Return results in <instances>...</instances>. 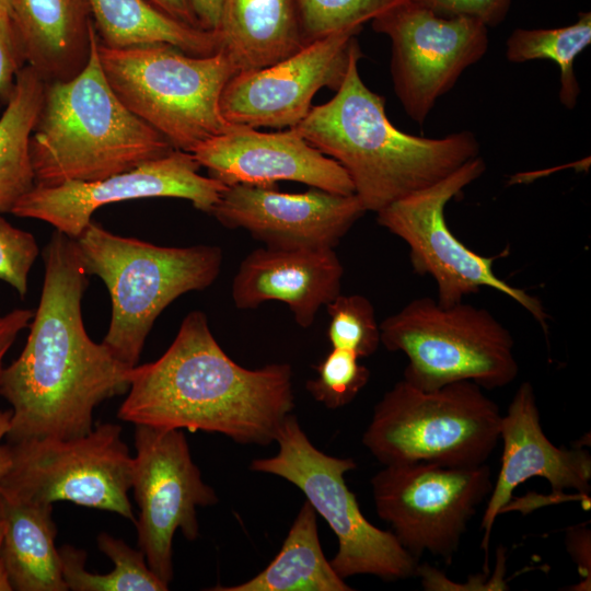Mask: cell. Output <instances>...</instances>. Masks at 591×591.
<instances>
[{
	"label": "cell",
	"instance_id": "cell-40",
	"mask_svg": "<svg viewBox=\"0 0 591 591\" xmlns=\"http://www.w3.org/2000/svg\"><path fill=\"white\" fill-rule=\"evenodd\" d=\"M2 542H3V524L0 521V591H12L11 586L8 580L5 568L3 565L2 556H1Z\"/></svg>",
	"mask_w": 591,
	"mask_h": 591
},
{
	"label": "cell",
	"instance_id": "cell-19",
	"mask_svg": "<svg viewBox=\"0 0 591 591\" xmlns=\"http://www.w3.org/2000/svg\"><path fill=\"white\" fill-rule=\"evenodd\" d=\"M192 153L210 177L225 186H273L276 182L290 181L335 194H355L346 171L293 128L262 132L234 125Z\"/></svg>",
	"mask_w": 591,
	"mask_h": 591
},
{
	"label": "cell",
	"instance_id": "cell-27",
	"mask_svg": "<svg viewBox=\"0 0 591 591\" xmlns=\"http://www.w3.org/2000/svg\"><path fill=\"white\" fill-rule=\"evenodd\" d=\"M591 44V12H579L569 25L553 28H515L506 42L510 62L547 59L559 69V102L573 109L580 95L575 73L576 58Z\"/></svg>",
	"mask_w": 591,
	"mask_h": 591
},
{
	"label": "cell",
	"instance_id": "cell-6",
	"mask_svg": "<svg viewBox=\"0 0 591 591\" xmlns=\"http://www.w3.org/2000/svg\"><path fill=\"white\" fill-rule=\"evenodd\" d=\"M97 50L117 97L174 149L192 153L234 126L222 116L220 99L237 71L222 50L195 56L166 44L114 48L100 38Z\"/></svg>",
	"mask_w": 591,
	"mask_h": 591
},
{
	"label": "cell",
	"instance_id": "cell-23",
	"mask_svg": "<svg viewBox=\"0 0 591 591\" xmlns=\"http://www.w3.org/2000/svg\"><path fill=\"white\" fill-rule=\"evenodd\" d=\"M1 556L14 591H67L55 546L53 503L16 497L0 486Z\"/></svg>",
	"mask_w": 591,
	"mask_h": 591
},
{
	"label": "cell",
	"instance_id": "cell-11",
	"mask_svg": "<svg viewBox=\"0 0 591 591\" xmlns=\"http://www.w3.org/2000/svg\"><path fill=\"white\" fill-rule=\"evenodd\" d=\"M11 464L0 486L37 503L70 501L136 522L128 497L134 457L121 427L102 424L76 438L8 443Z\"/></svg>",
	"mask_w": 591,
	"mask_h": 591
},
{
	"label": "cell",
	"instance_id": "cell-1",
	"mask_svg": "<svg viewBox=\"0 0 591 591\" xmlns=\"http://www.w3.org/2000/svg\"><path fill=\"white\" fill-rule=\"evenodd\" d=\"M43 256L44 283L25 346L0 374V396L11 406L8 443L89 433L94 409L128 391L134 368L85 331L89 276L74 240L56 230Z\"/></svg>",
	"mask_w": 591,
	"mask_h": 591
},
{
	"label": "cell",
	"instance_id": "cell-3",
	"mask_svg": "<svg viewBox=\"0 0 591 591\" xmlns=\"http://www.w3.org/2000/svg\"><path fill=\"white\" fill-rule=\"evenodd\" d=\"M361 57L358 47L335 95L312 106L293 129L346 171L366 211L376 213L448 176L478 157L480 148L467 130L427 138L397 129L385 99L362 81Z\"/></svg>",
	"mask_w": 591,
	"mask_h": 591
},
{
	"label": "cell",
	"instance_id": "cell-36",
	"mask_svg": "<svg viewBox=\"0 0 591 591\" xmlns=\"http://www.w3.org/2000/svg\"><path fill=\"white\" fill-rule=\"evenodd\" d=\"M34 310L14 309L5 314L0 311V374L3 366L2 361L18 335L30 326L34 316Z\"/></svg>",
	"mask_w": 591,
	"mask_h": 591
},
{
	"label": "cell",
	"instance_id": "cell-24",
	"mask_svg": "<svg viewBox=\"0 0 591 591\" xmlns=\"http://www.w3.org/2000/svg\"><path fill=\"white\" fill-rule=\"evenodd\" d=\"M88 3L96 34L105 46L166 44L195 56L220 50L218 33L183 23L148 0H88Z\"/></svg>",
	"mask_w": 591,
	"mask_h": 591
},
{
	"label": "cell",
	"instance_id": "cell-13",
	"mask_svg": "<svg viewBox=\"0 0 591 591\" xmlns=\"http://www.w3.org/2000/svg\"><path fill=\"white\" fill-rule=\"evenodd\" d=\"M391 42V78L406 114L422 125L439 97L479 61L489 45L488 26L465 16L442 18L401 0L373 20Z\"/></svg>",
	"mask_w": 591,
	"mask_h": 591
},
{
	"label": "cell",
	"instance_id": "cell-21",
	"mask_svg": "<svg viewBox=\"0 0 591 591\" xmlns=\"http://www.w3.org/2000/svg\"><path fill=\"white\" fill-rule=\"evenodd\" d=\"M25 63L45 83L74 78L86 66L95 30L88 0H11Z\"/></svg>",
	"mask_w": 591,
	"mask_h": 591
},
{
	"label": "cell",
	"instance_id": "cell-2",
	"mask_svg": "<svg viewBox=\"0 0 591 591\" xmlns=\"http://www.w3.org/2000/svg\"><path fill=\"white\" fill-rule=\"evenodd\" d=\"M127 393L117 412L123 421L217 432L241 444L274 442L294 407L291 367L237 364L201 311L184 317L158 360L132 368Z\"/></svg>",
	"mask_w": 591,
	"mask_h": 591
},
{
	"label": "cell",
	"instance_id": "cell-34",
	"mask_svg": "<svg viewBox=\"0 0 591 591\" xmlns=\"http://www.w3.org/2000/svg\"><path fill=\"white\" fill-rule=\"evenodd\" d=\"M26 66L23 50L10 18H0V103L10 100L18 73Z\"/></svg>",
	"mask_w": 591,
	"mask_h": 591
},
{
	"label": "cell",
	"instance_id": "cell-31",
	"mask_svg": "<svg viewBox=\"0 0 591 591\" xmlns=\"http://www.w3.org/2000/svg\"><path fill=\"white\" fill-rule=\"evenodd\" d=\"M359 359L349 350L332 348L315 366L317 378L305 384L310 395L331 409L350 404L370 379L369 369Z\"/></svg>",
	"mask_w": 591,
	"mask_h": 591
},
{
	"label": "cell",
	"instance_id": "cell-16",
	"mask_svg": "<svg viewBox=\"0 0 591 591\" xmlns=\"http://www.w3.org/2000/svg\"><path fill=\"white\" fill-rule=\"evenodd\" d=\"M359 32L332 33L274 65L235 73L220 99L222 116L235 126L296 127L310 112L318 90H338L352 53L360 47Z\"/></svg>",
	"mask_w": 591,
	"mask_h": 591
},
{
	"label": "cell",
	"instance_id": "cell-10",
	"mask_svg": "<svg viewBox=\"0 0 591 591\" xmlns=\"http://www.w3.org/2000/svg\"><path fill=\"white\" fill-rule=\"evenodd\" d=\"M485 171L486 162L478 155L442 179L381 209L376 221L407 244L414 271L434 280L437 302L441 306L457 304L480 288H490L519 303L547 335L548 314L542 302L500 279L494 273L495 258L468 248L447 223L448 202Z\"/></svg>",
	"mask_w": 591,
	"mask_h": 591
},
{
	"label": "cell",
	"instance_id": "cell-41",
	"mask_svg": "<svg viewBox=\"0 0 591 591\" xmlns=\"http://www.w3.org/2000/svg\"><path fill=\"white\" fill-rule=\"evenodd\" d=\"M0 18L11 19V0H0Z\"/></svg>",
	"mask_w": 591,
	"mask_h": 591
},
{
	"label": "cell",
	"instance_id": "cell-9",
	"mask_svg": "<svg viewBox=\"0 0 591 591\" xmlns=\"http://www.w3.org/2000/svg\"><path fill=\"white\" fill-rule=\"evenodd\" d=\"M275 441L279 445L277 454L253 460L250 468L279 476L301 489L337 537L338 549L329 563L340 578L373 575L396 581L417 577L418 559L392 531L368 521L346 485L345 474L357 467L352 459L320 451L292 414L282 421Z\"/></svg>",
	"mask_w": 591,
	"mask_h": 591
},
{
	"label": "cell",
	"instance_id": "cell-25",
	"mask_svg": "<svg viewBox=\"0 0 591 591\" xmlns=\"http://www.w3.org/2000/svg\"><path fill=\"white\" fill-rule=\"evenodd\" d=\"M317 513L305 500L271 563L255 577L213 591H350L326 559L318 538Z\"/></svg>",
	"mask_w": 591,
	"mask_h": 591
},
{
	"label": "cell",
	"instance_id": "cell-32",
	"mask_svg": "<svg viewBox=\"0 0 591 591\" xmlns=\"http://www.w3.org/2000/svg\"><path fill=\"white\" fill-rule=\"evenodd\" d=\"M38 254L33 234L13 227L0 215V280L21 298L26 296L28 274Z\"/></svg>",
	"mask_w": 591,
	"mask_h": 591
},
{
	"label": "cell",
	"instance_id": "cell-26",
	"mask_svg": "<svg viewBox=\"0 0 591 591\" xmlns=\"http://www.w3.org/2000/svg\"><path fill=\"white\" fill-rule=\"evenodd\" d=\"M44 90V80L24 66L0 117V213H11L19 199L35 186L30 142Z\"/></svg>",
	"mask_w": 591,
	"mask_h": 591
},
{
	"label": "cell",
	"instance_id": "cell-4",
	"mask_svg": "<svg viewBox=\"0 0 591 591\" xmlns=\"http://www.w3.org/2000/svg\"><path fill=\"white\" fill-rule=\"evenodd\" d=\"M94 30L89 61L74 78L45 83L30 142L35 185L93 182L174 150L108 84Z\"/></svg>",
	"mask_w": 591,
	"mask_h": 591
},
{
	"label": "cell",
	"instance_id": "cell-5",
	"mask_svg": "<svg viewBox=\"0 0 591 591\" xmlns=\"http://www.w3.org/2000/svg\"><path fill=\"white\" fill-rule=\"evenodd\" d=\"M73 240L85 273L100 277L111 296L102 343L129 367L137 366L161 312L184 293L211 286L222 264L218 246H158L116 235L93 220Z\"/></svg>",
	"mask_w": 591,
	"mask_h": 591
},
{
	"label": "cell",
	"instance_id": "cell-18",
	"mask_svg": "<svg viewBox=\"0 0 591 591\" xmlns=\"http://www.w3.org/2000/svg\"><path fill=\"white\" fill-rule=\"evenodd\" d=\"M501 466L493 483L480 529V547L487 569L488 546L494 523L511 501L513 490L532 477L545 478L551 485L552 499L567 498L573 490L583 502L590 503L591 455L581 447H556L544 433L533 385L525 381L515 391L507 413L501 417Z\"/></svg>",
	"mask_w": 591,
	"mask_h": 591
},
{
	"label": "cell",
	"instance_id": "cell-28",
	"mask_svg": "<svg viewBox=\"0 0 591 591\" xmlns=\"http://www.w3.org/2000/svg\"><path fill=\"white\" fill-rule=\"evenodd\" d=\"M97 547L115 565L104 575L85 569L86 553L63 544L59 551L61 573L68 590L72 591H166L162 581L148 566L141 549H134L123 540L107 533L97 535Z\"/></svg>",
	"mask_w": 591,
	"mask_h": 591
},
{
	"label": "cell",
	"instance_id": "cell-37",
	"mask_svg": "<svg viewBox=\"0 0 591 591\" xmlns=\"http://www.w3.org/2000/svg\"><path fill=\"white\" fill-rule=\"evenodd\" d=\"M195 21L201 30L218 32L223 0H187Z\"/></svg>",
	"mask_w": 591,
	"mask_h": 591
},
{
	"label": "cell",
	"instance_id": "cell-8",
	"mask_svg": "<svg viewBox=\"0 0 591 591\" xmlns=\"http://www.w3.org/2000/svg\"><path fill=\"white\" fill-rule=\"evenodd\" d=\"M381 344L407 357L404 380L432 391L472 381L503 387L518 376L511 333L488 310L463 301L441 306L421 297L380 323Z\"/></svg>",
	"mask_w": 591,
	"mask_h": 591
},
{
	"label": "cell",
	"instance_id": "cell-7",
	"mask_svg": "<svg viewBox=\"0 0 591 591\" xmlns=\"http://www.w3.org/2000/svg\"><path fill=\"white\" fill-rule=\"evenodd\" d=\"M483 390L459 381L424 391L403 379L374 406L362 443L383 465L485 464L500 440L502 414Z\"/></svg>",
	"mask_w": 591,
	"mask_h": 591
},
{
	"label": "cell",
	"instance_id": "cell-29",
	"mask_svg": "<svg viewBox=\"0 0 591 591\" xmlns=\"http://www.w3.org/2000/svg\"><path fill=\"white\" fill-rule=\"evenodd\" d=\"M327 338L332 348L349 350L359 358L373 355L381 344L380 324L368 298L339 293L326 305Z\"/></svg>",
	"mask_w": 591,
	"mask_h": 591
},
{
	"label": "cell",
	"instance_id": "cell-42",
	"mask_svg": "<svg viewBox=\"0 0 591 591\" xmlns=\"http://www.w3.org/2000/svg\"><path fill=\"white\" fill-rule=\"evenodd\" d=\"M1 105H2V104L0 103V108H1Z\"/></svg>",
	"mask_w": 591,
	"mask_h": 591
},
{
	"label": "cell",
	"instance_id": "cell-20",
	"mask_svg": "<svg viewBox=\"0 0 591 591\" xmlns=\"http://www.w3.org/2000/svg\"><path fill=\"white\" fill-rule=\"evenodd\" d=\"M343 275L334 248L260 247L241 262L232 281V300L242 310L280 301L296 323L306 328L320 308L340 293Z\"/></svg>",
	"mask_w": 591,
	"mask_h": 591
},
{
	"label": "cell",
	"instance_id": "cell-39",
	"mask_svg": "<svg viewBox=\"0 0 591 591\" xmlns=\"http://www.w3.org/2000/svg\"><path fill=\"white\" fill-rule=\"evenodd\" d=\"M10 419H11V409L0 410V479L8 472L11 464V457H10L8 444L1 443L2 439L5 438L9 431Z\"/></svg>",
	"mask_w": 591,
	"mask_h": 591
},
{
	"label": "cell",
	"instance_id": "cell-17",
	"mask_svg": "<svg viewBox=\"0 0 591 591\" xmlns=\"http://www.w3.org/2000/svg\"><path fill=\"white\" fill-rule=\"evenodd\" d=\"M366 209L358 197L318 188L282 193L273 186H227L212 215L223 227L244 229L267 247L334 248Z\"/></svg>",
	"mask_w": 591,
	"mask_h": 591
},
{
	"label": "cell",
	"instance_id": "cell-30",
	"mask_svg": "<svg viewBox=\"0 0 591 591\" xmlns=\"http://www.w3.org/2000/svg\"><path fill=\"white\" fill-rule=\"evenodd\" d=\"M401 0H297L305 42L358 30Z\"/></svg>",
	"mask_w": 591,
	"mask_h": 591
},
{
	"label": "cell",
	"instance_id": "cell-35",
	"mask_svg": "<svg viewBox=\"0 0 591 591\" xmlns=\"http://www.w3.org/2000/svg\"><path fill=\"white\" fill-rule=\"evenodd\" d=\"M566 546L576 563L581 581L570 590L589 591L591 586V533L586 524L572 525L566 529Z\"/></svg>",
	"mask_w": 591,
	"mask_h": 591
},
{
	"label": "cell",
	"instance_id": "cell-22",
	"mask_svg": "<svg viewBox=\"0 0 591 591\" xmlns=\"http://www.w3.org/2000/svg\"><path fill=\"white\" fill-rule=\"evenodd\" d=\"M217 33L237 72L274 65L306 44L297 0H223Z\"/></svg>",
	"mask_w": 591,
	"mask_h": 591
},
{
	"label": "cell",
	"instance_id": "cell-15",
	"mask_svg": "<svg viewBox=\"0 0 591 591\" xmlns=\"http://www.w3.org/2000/svg\"><path fill=\"white\" fill-rule=\"evenodd\" d=\"M200 167L193 153L174 149L163 157L102 179L35 185L19 199L11 213L47 222L72 239L89 225L96 209L112 202L181 198L210 213L227 186L199 174Z\"/></svg>",
	"mask_w": 591,
	"mask_h": 591
},
{
	"label": "cell",
	"instance_id": "cell-33",
	"mask_svg": "<svg viewBox=\"0 0 591 591\" xmlns=\"http://www.w3.org/2000/svg\"><path fill=\"white\" fill-rule=\"evenodd\" d=\"M438 16L472 18L488 27L501 24L510 10L512 0H410Z\"/></svg>",
	"mask_w": 591,
	"mask_h": 591
},
{
	"label": "cell",
	"instance_id": "cell-12",
	"mask_svg": "<svg viewBox=\"0 0 591 591\" xmlns=\"http://www.w3.org/2000/svg\"><path fill=\"white\" fill-rule=\"evenodd\" d=\"M370 483L375 511L399 544L418 560L427 552L450 565L494 480L486 463H403L384 465Z\"/></svg>",
	"mask_w": 591,
	"mask_h": 591
},
{
	"label": "cell",
	"instance_id": "cell-14",
	"mask_svg": "<svg viewBox=\"0 0 591 591\" xmlns=\"http://www.w3.org/2000/svg\"><path fill=\"white\" fill-rule=\"evenodd\" d=\"M135 426L131 489L139 507L138 546L149 568L170 584L176 530L195 541L199 536L196 508L217 503L218 496L202 480L181 429Z\"/></svg>",
	"mask_w": 591,
	"mask_h": 591
},
{
	"label": "cell",
	"instance_id": "cell-38",
	"mask_svg": "<svg viewBox=\"0 0 591 591\" xmlns=\"http://www.w3.org/2000/svg\"><path fill=\"white\" fill-rule=\"evenodd\" d=\"M167 15L198 27L187 0H148ZM200 28V27H199Z\"/></svg>",
	"mask_w": 591,
	"mask_h": 591
}]
</instances>
